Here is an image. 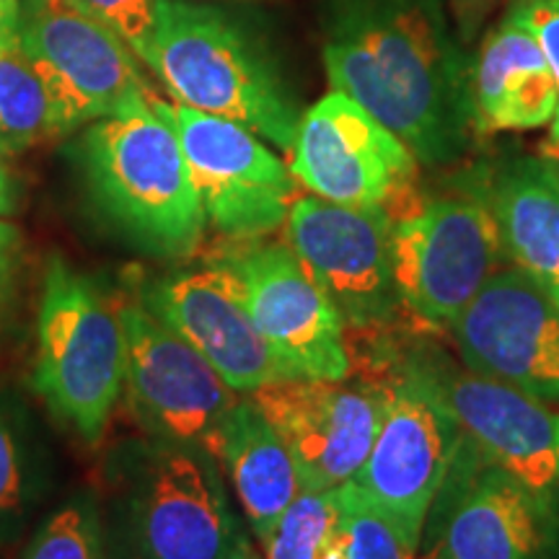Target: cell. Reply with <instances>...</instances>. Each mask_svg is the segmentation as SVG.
<instances>
[{
	"mask_svg": "<svg viewBox=\"0 0 559 559\" xmlns=\"http://www.w3.org/2000/svg\"><path fill=\"white\" fill-rule=\"evenodd\" d=\"M506 260L489 181L417 198L394 218L402 311L425 332H449Z\"/></svg>",
	"mask_w": 559,
	"mask_h": 559,
	"instance_id": "8992f818",
	"label": "cell"
},
{
	"mask_svg": "<svg viewBox=\"0 0 559 559\" xmlns=\"http://www.w3.org/2000/svg\"><path fill=\"white\" fill-rule=\"evenodd\" d=\"M472 373L559 404V306L519 267L498 270L451 330Z\"/></svg>",
	"mask_w": 559,
	"mask_h": 559,
	"instance_id": "5bb4252c",
	"label": "cell"
},
{
	"mask_svg": "<svg viewBox=\"0 0 559 559\" xmlns=\"http://www.w3.org/2000/svg\"><path fill=\"white\" fill-rule=\"evenodd\" d=\"M32 386L88 445L104 438L124 389L120 306L60 254L50 257L41 280Z\"/></svg>",
	"mask_w": 559,
	"mask_h": 559,
	"instance_id": "5b68a950",
	"label": "cell"
},
{
	"mask_svg": "<svg viewBox=\"0 0 559 559\" xmlns=\"http://www.w3.org/2000/svg\"><path fill=\"white\" fill-rule=\"evenodd\" d=\"M60 3L115 32L138 55V60L148 47L158 0H60Z\"/></svg>",
	"mask_w": 559,
	"mask_h": 559,
	"instance_id": "4316f807",
	"label": "cell"
},
{
	"mask_svg": "<svg viewBox=\"0 0 559 559\" xmlns=\"http://www.w3.org/2000/svg\"><path fill=\"white\" fill-rule=\"evenodd\" d=\"M438 502L432 559H549L559 513L461 438Z\"/></svg>",
	"mask_w": 559,
	"mask_h": 559,
	"instance_id": "2e32d148",
	"label": "cell"
},
{
	"mask_svg": "<svg viewBox=\"0 0 559 559\" xmlns=\"http://www.w3.org/2000/svg\"><path fill=\"white\" fill-rule=\"evenodd\" d=\"M230 559H262L260 555H257V551L254 549H251V544L247 542V544H243V547L239 549V551H236V555L234 557H230Z\"/></svg>",
	"mask_w": 559,
	"mask_h": 559,
	"instance_id": "d6a6232c",
	"label": "cell"
},
{
	"mask_svg": "<svg viewBox=\"0 0 559 559\" xmlns=\"http://www.w3.org/2000/svg\"><path fill=\"white\" fill-rule=\"evenodd\" d=\"M207 257L239 280L251 321L290 379H347L345 321L288 243L226 239Z\"/></svg>",
	"mask_w": 559,
	"mask_h": 559,
	"instance_id": "9c48e42d",
	"label": "cell"
},
{
	"mask_svg": "<svg viewBox=\"0 0 559 559\" xmlns=\"http://www.w3.org/2000/svg\"><path fill=\"white\" fill-rule=\"evenodd\" d=\"M283 241L332 300L345 332H383L400 317L394 283V215L296 194Z\"/></svg>",
	"mask_w": 559,
	"mask_h": 559,
	"instance_id": "ba28073f",
	"label": "cell"
},
{
	"mask_svg": "<svg viewBox=\"0 0 559 559\" xmlns=\"http://www.w3.org/2000/svg\"><path fill=\"white\" fill-rule=\"evenodd\" d=\"M337 489H300L260 542L264 559H321L337 519Z\"/></svg>",
	"mask_w": 559,
	"mask_h": 559,
	"instance_id": "484cf974",
	"label": "cell"
},
{
	"mask_svg": "<svg viewBox=\"0 0 559 559\" xmlns=\"http://www.w3.org/2000/svg\"><path fill=\"white\" fill-rule=\"evenodd\" d=\"M60 135L50 94L21 41H0V153L13 156Z\"/></svg>",
	"mask_w": 559,
	"mask_h": 559,
	"instance_id": "603a6c76",
	"label": "cell"
},
{
	"mask_svg": "<svg viewBox=\"0 0 559 559\" xmlns=\"http://www.w3.org/2000/svg\"><path fill=\"white\" fill-rule=\"evenodd\" d=\"M381 389L379 432L353 485L412 534L423 536L459 451L461 430L432 368H404Z\"/></svg>",
	"mask_w": 559,
	"mask_h": 559,
	"instance_id": "8fae6325",
	"label": "cell"
},
{
	"mask_svg": "<svg viewBox=\"0 0 559 559\" xmlns=\"http://www.w3.org/2000/svg\"><path fill=\"white\" fill-rule=\"evenodd\" d=\"M461 438L559 513V412L472 370H432Z\"/></svg>",
	"mask_w": 559,
	"mask_h": 559,
	"instance_id": "ac0fdd59",
	"label": "cell"
},
{
	"mask_svg": "<svg viewBox=\"0 0 559 559\" xmlns=\"http://www.w3.org/2000/svg\"><path fill=\"white\" fill-rule=\"evenodd\" d=\"M417 164L407 145L342 91L300 115L290 145L296 185L349 207L400 215L417 198Z\"/></svg>",
	"mask_w": 559,
	"mask_h": 559,
	"instance_id": "30bf717a",
	"label": "cell"
},
{
	"mask_svg": "<svg viewBox=\"0 0 559 559\" xmlns=\"http://www.w3.org/2000/svg\"><path fill=\"white\" fill-rule=\"evenodd\" d=\"M19 41L50 94L62 135L158 99L140 73L138 55L60 0H21Z\"/></svg>",
	"mask_w": 559,
	"mask_h": 559,
	"instance_id": "52a82bcc",
	"label": "cell"
},
{
	"mask_svg": "<svg viewBox=\"0 0 559 559\" xmlns=\"http://www.w3.org/2000/svg\"><path fill=\"white\" fill-rule=\"evenodd\" d=\"M185 151L207 226L226 239H257L283 228L296 179L257 132L239 122L156 99Z\"/></svg>",
	"mask_w": 559,
	"mask_h": 559,
	"instance_id": "7c38bea8",
	"label": "cell"
},
{
	"mask_svg": "<svg viewBox=\"0 0 559 559\" xmlns=\"http://www.w3.org/2000/svg\"><path fill=\"white\" fill-rule=\"evenodd\" d=\"M124 394L153 438L198 443L210 451L221 423L239 402L218 370L140 300L120 306Z\"/></svg>",
	"mask_w": 559,
	"mask_h": 559,
	"instance_id": "4fadbf2b",
	"label": "cell"
},
{
	"mask_svg": "<svg viewBox=\"0 0 559 559\" xmlns=\"http://www.w3.org/2000/svg\"><path fill=\"white\" fill-rule=\"evenodd\" d=\"M324 68L419 164L461 158L474 130L472 62L445 0H330Z\"/></svg>",
	"mask_w": 559,
	"mask_h": 559,
	"instance_id": "6da1fadb",
	"label": "cell"
},
{
	"mask_svg": "<svg viewBox=\"0 0 559 559\" xmlns=\"http://www.w3.org/2000/svg\"><path fill=\"white\" fill-rule=\"evenodd\" d=\"M140 62L174 102L239 122L290 151L300 111L270 55L241 24L194 0H158L156 24Z\"/></svg>",
	"mask_w": 559,
	"mask_h": 559,
	"instance_id": "277c9868",
	"label": "cell"
},
{
	"mask_svg": "<svg viewBox=\"0 0 559 559\" xmlns=\"http://www.w3.org/2000/svg\"><path fill=\"white\" fill-rule=\"evenodd\" d=\"M86 194L124 241L185 260L200 249L207 218L171 122L151 107L91 122L75 145Z\"/></svg>",
	"mask_w": 559,
	"mask_h": 559,
	"instance_id": "3957f363",
	"label": "cell"
},
{
	"mask_svg": "<svg viewBox=\"0 0 559 559\" xmlns=\"http://www.w3.org/2000/svg\"><path fill=\"white\" fill-rule=\"evenodd\" d=\"M474 132L536 130L555 120L557 83L539 39L508 16L481 39L472 62Z\"/></svg>",
	"mask_w": 559,
	"mask_h": 559,
	"instance_id": "d6986e66",
	"label": "cell"
},
{
	"mask_svg": "<svg viewBox=\"0 0 559 559\" xmlns=\"http://www.w3.org/2000/svg\"><path fill=\"white\" fill-rule=\"evenodd\" d=\"M508 16L519 19L523 26L534 32L544 55H547L551 73L557 83V111L549 122V148L559 158V0H513Z\"/></svg>",
	"mask_w": 559,
	"mask_h": 559,
	"instance_id": "83f0119b",
	"label": "cell"
},
{
	"mask_svg": "<svg viewBox=\"0 0 559 559\" xmlns=\"http://www.w3.org/2000/svg\"><path fill=\"white\" fill-rule=\"evenodd\" d=\"M140 304L185 337L239 394L290 379L243 304L234 272L205 257L198 270L140 283Z\"/></svg>",
	"mask_w": 559,
	"mask_h": 559,
	"instance_id": "e0dca14e",
	"label": "cell"
},
{
	"mask_svg": "<svg viewBox=\"0 0 559 559\" xmlns=\"http://www.w3.org/2000/svg\"><path fill=\"white\" fill-rule=\"evenodd\" d=\"M506 260L559 306V158L515 156L489 179Z\"/></svg>",
	"mask_w": 559,
	"mask_h": 559,
	"instance_id": "ffe728a7",
	"label": "cell"
},
{
	"mask_svg": "<svg viewBox=\"0 0 559 559\" xmlns=\"http://www.w3.org/2000/svg\"><path fill=\"white\" fill-rule=\"evenodd\" d=\"M210 453L226 466L249 526L262 542L304 489L288 445L249 396L230 407Z\"/></svg>",
	"mask_w": 559,
	"mask_h": 559,
	"instance_id": "44dd1931",
	"label": "cell"
},
{
	"mask_svg": "<svg viewBox=\"0 0 559 559\" xmlns=\"http://www.w3.org/2000/svg\"><path fill=\"white\" fill-rule=\"evenodd\" d=\"M109 559H230L247 544L205 445L132 440L109 459Z\"/></svg>",
	"mask_w": 559,
	"mask_h": 559,
	"instance_id": "7a4b0ae2",
	"label": "cell"
},
{
	"mask_svg": "<svg viewBox=\"0 0 559 559\" xmlns=\"http://www.w3.org/2000/svg\"><path fill=\"white\" fill-rule=\"evenodd\" d=\"M445 5H449V16L459 41L464 47H472L500 0H445Z\"/></svg>",
	"mask_w": 559,
	"mask_h": 559,
	"instance_id": "f546056e",
	"label": "cell"
},
{
	"mask_svg": "<svg viewBox=\"0 0 559 559\" xmlns=\"http://www.w3.org/2000/svg\"><path fill=\"white\" fill-rule=\"evenodd\" d=\"M19 207V181L0 158V218H9Z\"/></svg>",
	"mask_w": 559,
	"mask_h": 559,
	"instance_id": "4dcf8cb0",
	"label": "cell"
},
{
	"mask_svg": "<svg viewBox=\"0 0 559 559\" xmlns=\"http://www.w3.org/2000/svg\"><path fill=\"white\" fill-rule=\"evenodd\" d=\"M21 0H0V41L19 39Z\"/></svg>",
	"mask_w": 559,
	"mask_h": 559,
	"instance_id": "1f68e13d",
	"label": "cell"
},
{
	"mask_svg": "<svg viewBox=\"0 0 559 559\" xmlns=\"http://www.w3.org/2000/svg\"><path fill=\"white\" fill-rule=\"evenodd\" d=\"M249 396L288 445L300 487L337 489L358 477L379 432L381 383L277 379Z\"/></svg>",
	"mask_w": 559,
	"mask_h": 559,
	"instance_id": "9a60e30c",
	"label": "cell"
},
{
	"mask_svg": "<svg viewBox=\"0 0 559 559\" xmlns=\"http://www.w3.org/2000/svg\"><path fill=\"white\" fill-rule=\"evenodd\" d=\"M24 272V239L21 230L0 218V332L9 324L19 296V280Z\"/></svg>",
	"mask_w": 559,
	"mask_h": 559,
	"instance_id": "f1b7e54d",
	"label": "cell"
},
{
	"mask_svg": "<svg viewBox=\"0 0 559 559\" xmlns=\"http://www.w3.org/2000/svg\"><path fill=\"white\" fill-rule=\"evenodd\" d=\"M47 453L29 409L0 389V547L16 542L47 492Z\"/></svg>",
	"mask_w": 559,
	"mask_h": 559,
	"instance_id": "7402d4cb",
	"label": "cell"
},
{
	"mask_svg": "<svg viewBox=\"0 0 559 559\" xmlns=\"http://www.w3.org/2000/svg\"><path fill=\"white\" fill-rule=\"evenodd\" d=\"M21 559H109L102 510L91 492H75L34 531Z\"/></svg>",
	"mask_w": 559,
	"mask_h": 559,
	"instance_id": "d4e9b609",
	"label": "cell"
},
{
	"mask_svg": "<svg viewBox=\"0 0 559 559\" xmlns=\"http://www.w3.org/2000/svg\"><path fill=\"white\" fill-rule=\"evenodd\" d=\"M419 542L423 536L347 481L337 489V519L321 559H417Z\"/></svg>",
	"mask_w": 559,
	"mask_h": 559,
	"instance_id": "cb8c5ba5",
	"label": "cell"
}]
</instances>
